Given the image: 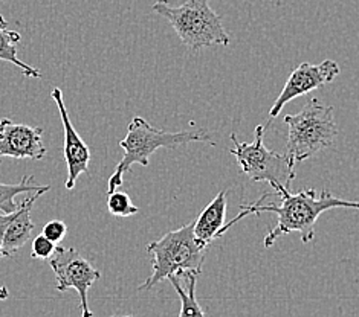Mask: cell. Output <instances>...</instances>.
<instances>
[{
    "mask_svg": "<svg viewBox=\"0 0 359 317\" xmlns=\"http://www.w3.org/2000/svg\"><path fill=\"white\" fill-rule=\"evenodd\" d=\"M280 195V203L266 204L263 197L252 204H242L241 213L229 223H225L220 230V237L228 229L233 227L236 223L248 216L262 212H272L277 216V226L269 230V234L264 238V247L269 248L273 246L280 237L297 232L300 235L304 244H309L315 238V225L316 220L321 217V213L335 208H347V209H359V202H350L338 199L329 191H323L321 194L315 190H304L297 194L286 191Z\"/></svg>",
    "mask_w": 359,
    "mask_h": 317,
    "instance_id": "obj_1",
    "label": "cell"
},
{
    "mask_svg": "<svg viewBox=\"0 0 359 317\" xmlns=\"http://www.w3.org/2000/svg\"><path fill=\"white\" fill-rule=\"evenodd\" d=\"M193 142H210L216 145L211 139V134L207 130L196 132H167L159 130L141 116H135L129 128H127L126 138L119 142V147L124 150V157L116 165L114 174L109 177V192H114L124 182V174L129 173L133 165L149 167L153 153L161 148H176L181 145Z\"/></svg>",
    "mask_w": 359,
    "mask_h": 317,
    "instance_id": "obj_2",
    "label": "cell"
},
{
    "mask_svg": "<svg viewBox=\"0 0 359 317\" xmlns=\"http://www.w3.org/2000/svg\"><path fill=\"white\" fill-rule=\"evenodd\" d=\"M151 10L167 19L177 37L194 52L210 46H229L231 36L222 17L210 6V0H187L181 6L156 0Z\"/></svg>",
    "mask_w": 359,
    "mask_h": 317,
    "instance_id": "obj_3",
    "label": "cell"
},
{
    "mask_svg": "<svg viewBox=\"0 0 359 317\" xmlns=\"http://www.w3.org/2000/svg\"><path fill=\"white\" fill-rule=\"evenodd\" d=\"M145 251L153 256V272L150 278L138 287V291L150 290L159 282L179 273H202L208 246H203L196 238L194 221H191L176 230H170L158 241H151Z\"/></svg>",
    "mask_w": 359,
    "mask_h": 317,
    "instance_id": "obj_4",
    "label": "cell"
},
{
    "mask_svg": "<svg viewBox=\"0 0 359 317\" xmlns=\"http://www.w3.org/2000/svg\"><path fill=\"white\" fill-rule=\"evenodd\" d=\"M285 122L289 127L285 154L292 167L330 148L337 141L333 107L321 104L316 98L307 101L297 115H286Z\"/></svg>",
    "mask_w": 359,
    "mask_h": 317,
    "instance_id": "obj_5",
    "label": "cell"
},
{
    "mask_svg": "<svg viewBox=\"0 0 359 317\" xmlns=\"http://www.w3.org/2000/svg\"><path fill=\"white\" fill-rule=\"evenodd\" d=\"M254 134V141L248 143L238 142L237 134L231 133L234 148L229 150V154L236 157L242 173L251 182L269 183L277 195L290 191V185L295 178V167L289 164L286 154H278L264 145L263 125L255 127Z\"/></svg>",
    "mask_w": 359,
    "mask_h": 317,
    "instance_id": "obj_6",
    "label": "cell"
},
{
    "mask_svg": "<svg viewBox=\"0 0 359 317\" xmlns=\"http://www.w3.org/2000/svg\"><path fill=\"white\" fill-rule=\"evenodd\" d=\"M48 262L55 275L58 293L74 288L80 296L83 317H92L93 313L89 308L88 293L89 288L101 278L100 270L72 247H57Z\"/></svg>",
    "mask_w": 359,
    "mask_h": 317,
    "instance_id": "obj_7",
    "label": "cell"
},
{
    "mask_svg": "<svg viewBox=\"0 0 359 317\" xmlns=\"http://www.w3.org/2000/svg\"><path fill=\"white\" fill-rule=\"evenodd\" d=\"M339 71L338 63L333 59H324L320 64L302 63L290 73L283 90L272 104L269 118H277L287 102L292 99L307 95V93L332 83L339 75Z\"/></svg>",
    "mask_w": 359,
    "mask_h": 317,
    "instance_id": "obj_8",
    "label": "cell"
},
{
    "mask_svg": "<svg viewBox=\"0 0 359 317\" xmlns=\"http://www.w3.org/2000/svg\"><path fill=\"white\" fill-rule=\"evenodd\" d=\"M43 143V128L13 122L11 119H0V159H32L46 157Z\"/></svg>",
    "mask_w": 359,
    "mask_h": 317,
    "instance_id": "obj_9",
    "label": "cell"
},
{
    "mask_svg": "<svg viewBox=\"0 0 359 317\" xmlns=\"http://www.w3.org/2000/svg\"><path fill=\"white\" fill-rule=\"evenodd\" d=\"M53 95L55 104L60 111V118H62V125H63V136H65V159L67 165V177L65 186L66 190H74L76 180L81 174L89 173V164H90V150L88 143L84 142L79 132L75 130V127L71 121L69 113H67L65 101H63V92L62 89L55 87L53 90Z\"/></svg>",
    "mask_w": 359,
    "mask_h": 317,
    "instance_id": "obj_10",
    "label": "cell"
},
{
    "mask_svg": "<svg viewBox=\"0 0 359 317\" xmlns=\"http://www.w3.org/2000/svg\"><path fill=\"white\" fill-rule=\"evenodd\" d=\"M46 192H31L28 199H25L22 203H19L17 208L11 213V220L8 223L5 235H4V256H13L20 248L29 241L34 230V223L31 220V211L39 197H41Z\"/></svg>",
    "mask_w": 359,
    "mask_h": 317,
    "instance_id": "obj_11",
    "label": "cell"
},
{
    "mask_svg": "<svg viewBox=\"0 0 359 317\" xmlns=\"http://www.w3.org/2000/svg\"><path fill=\"white\" fill-rule=\"evenodd\" d=\"M228 206V192L220 191L194 220V235L203 246H208L220 238V230L225 225Z\"/></svg>",
    "mask_w": 359,
    "mask_h": 317,
    "instance_id": "obj_12",
    "label": "cell"
},
{
    "mask_svg": "<svg viewBox=\"0 0 359 317\" xmlns=\"http://www.w3.org/2000/svg\"><path fill=\"white\" fill-rule=\"evenodd\" d=\"M199 275L201 273L198 272H184L168 278L179 299H181V311H179L181 317L205 316V311L201 308L199 302L196 301V284H198Z\"/></svg>",
    "mask_w": 359,
    "mask_h": 317,
    "instance_id": "obj_13",
    "label": "cell"
},
{
    "mask_svg": "<svg viewBox=\"0 0 359 317\" xmlns=\"http://www.w3.org/2000/svg\"><path fill=\"white\" fill-rule=\"evenodd\" d=\"M20 40V34L8 28L5 17L0 14V62H6L17 66L25 75L29 76V78H40L41 73L39 69L22 62V59L17 57L15 45Z\"/></svg>",
    "mask_w": 359,
    "mask_h": 317,
    "instance_id": "obj_14",
    "label": "cell"
},
{
    "mask_svg": "<svg viewBox=\"0 0 359 317\" xmlns=\"http://www.w3.org/2000/svg\"><path fill=\"white\" fill-rule=\"evenodd\" d=\"M34 176L22 177L19 183H0V213H11L14 212L19 204L14 202L17 195L20 194H31V192H48L50 186L34 185Z\"/></svg>",
    "mask_w": 359,
    "mask_h": 317,
    "instance_id": "obj_15",
    "label": "cell"
},
{
    "mask_svg": "<svg viewBox=\"0 0 359 317\" xmlns=\"http://www.w3.org/2000/svg\"><path fill=\"white\" fill-rule=\"evenodd\" d=\"M107 211L115 217H132L140 212L138 206H135L130 195L123 191H114L107 194Z\"/></svg>",
    "mask_w": 359,
    "mask_h": 317,
    "instance_id": "obj_16",
    "label": "cell"
},
{
    "mask_svg": "<svg viewBox=\"0 0 359 317\" xmlns=\"http://www.w3.org/2000/svg\"><path fill=\"white\" fill-rule=\"evenodd\" d=\"M55 248H57V244L50 241L49 238H46L43 234H41L37 238H34L32 251H31V258L48 261L50 256L54 255Z\"/></svg>",
    "mask_w": 359,
    "mask_h": 317,
    "instance_id": "obj_17",
    "label": "cell"
},
{
    "mask_svg": "<svg viewBox=\"0 0 359 317\" xmlns=\"http://www.w3.org/2000/svg\"><path fill=\"white\" fill-rule=\"evenodd\" d=\"M41 234H43L46 238H49L53 243L58 244L65 239V237L67 234V226H66V223L62 220H50L43 226Z\"/></svg>",
    "mask_w": 359,
    "mask_h": 317,
    "instance_id": "obj_18",
    "label": "cell"
},
{
    "mask_svg": "<svg viewBox=\"0 0 359 317\" xmlns=\"http://www.w3.org/2000/svg\"><path fill=\"white\" fill-rule=\"evenodd\" d=\"M11 213H0V260L4 258V251H2L4 235H5V230H6L8 223H10V220H11Z\"/></svg>",
    "mask_w": 359,
    "mask_h": 317,
    "instance_id": "obj_19",
    "label": "cell"
},
{
    "mask_svg": "<svg viewBox=\"0 0 359 317\" xmlns=\"http://www.w3.org/2000/svg\"><path fill=\"white\" fill-rule=\"evenodd\" d=\"M8 296H10V291H8L5 286H0V301H5Z\"/></svg>",
    "mask_w": 359,
    "mask_h": 317,
    "instance_id": "obj_20",
    "label": "cell"
}]
</instances>
